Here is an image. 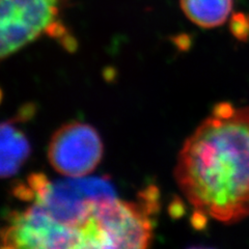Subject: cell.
<instances>
[{"label":"cell","instance_id":"5b68a950","mask_svg":"<svg viewBox=\"0 0 249 249\" xmlns=\"http://www.w3.org/2000/svg\"><path fill=\"white\" fill-rule=\"evenodd\" d=\"M103 153V142L95 128L82 122H71L52 135L48 160L58 174L83 178L97 168Z\"/></svg>","mask_w":249,"mask_h":249},{"label":"cell","instance_id":"7a4b0ae2","mask_svg":"<svg viewBox=\"0 0 249 249\" xmlns=\"http://www.w3.org/2000/svg\"><path fill=\"white\" fill-rule=\"evenodd\" d=\"M158 190L149 187L138 202L116 197L97 200L90 216L93 248H147L154 238Z\"/></svg>","mask_w":249,"mask_h":249},{"label":"cell","instance_id":"8992f818","mask_svg":"<svg viewBox=\"0 0 249 249\" xmlns=\"http://www.w3.org/2000/svg\"><path fill=\"white\" fill-rule=\"evenodd\" d=\"M17 121L18 116L0 123V178L17 175L31 153L29 140L17 126Z\"/></svg>","mask_w":249,"mask_h":249},{"label":"cell","instance_id":"9c48e42d","mask_svg":"<svg viewBox=\"0 0 249 249\" xmlns=\"http://www.w3.org/2000/svg\"><path fill=\"white\" fill-rule=\"evenodd\" d=\"M1 100H2V91L0 89V103H1Z\"/></svg>","mask_w":249,"mask_h":249},{"label":"cell","instance_id":"52a82bcc","mask_svg":"<svg viewBox=\"0 0 249 249\" xmlns=\"http://www.w3.org/2000/svg\"><path fill=\"white\" fill-rule=\"evenodd\" d=\"M186 17L204 28L222 25L228 20L232 0H181Z\"/></svg>","mask_w":249,"mask_h":249},{"label":"cell","instance_id":"6da1fadb","mask_svg":"<svg viewBox=\"0 0 249 249\" xmlns=\"http://www.w3.org/2000/svg\"><path fill=\"white\" fill-rule=\"evenodd\" d=\"M175 178L198 229L208 218L236 223L249 217V107L217 104L186 139Z\"/></svg>","mask_w":249,"mask_h":249},{"label":"cell","instance_id":"277c9868","mask_svg":"<svg viewBox=\"0 0 249 249\" xmlns=\"http://www.w3.org/2000/svg\"><path fill=\"white\" fill-rule=\"evenodd\" d=\"M61 0H0V60L10 57L57 21Z\"/></svg>","mask_w":249,"mask_h":249},{"label":"cell","instance_id":"ba28073f","mask_svg":"<svg viewBox=\"0 0 249 249\" xmlns=\"http://www.w3.org/2000/svg\"><path fill=\"white\" fill-rule=\"evenodd\" d=\"M231 34L241 41H246L249 37V17L243 13L232 15L231 19Z\"/></svg>","mask_w":249,"mask_h":249},{"label":"cell","instance_id":"3957f363","mask_svg":"<svg viewBox=\"0 0 249 249\" xmlns=\"http://www.w3.org/2000/svg\"><path fill=\"white\" fill-rule=\"evenodd\" d=\"M1 248H84L79 231L57 221L36 202L13 212L0 230Z\"/></svg>","mask_w":249,"mask_h":249}]
</instances>
